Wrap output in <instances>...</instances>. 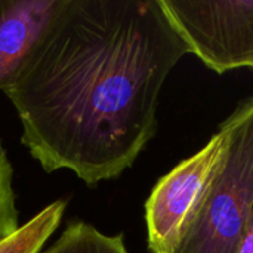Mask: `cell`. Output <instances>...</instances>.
I'll return each mask as SVG.
<instances>
[{
	"label": "cell",
	"mask_w": 253,
	"mask_h": 253,
	"mask_svg": "<svg viewBox=\"0 0 253 253\" xmlns=\"http://www.w3.org/2000/svg\"><path fill=\"white\" fill-rule=\"evenodd\" d=\"M240 253H253V215L252 219H251V224H249V230H248L246 239H245V242H243V246H242Z\"/></svg>",
	"instance_id": "9c48e42d"
},
{
	"label": "cell",
	"mask_w": 253,
	"mask_h": 253,
	"mask_svg": "<svg viewBox=\"0 0 253 253\" xmlns=\"http://www.w3.org/2000/svg\"><path fill=\"white\" fill-rule=\"evenodd\" d=\"M230 127L224 120L216 133L191 157L159 178L145 202L150 253H169L182 228L216 175L228 147Z\"/></svg>",
	"instance_id": "277c9868"
},
{
	"label": "cell",
	"mask_w": 253,
	"mask_h": 253,
	"mask_svg": "<svg viewBox=\"0 0 253 253\" xmlns=\"http://www.w3.org/2000/svg\"><path fill=\"white\" fill-rule=\"evenodd\" d=\"M182 39L208 68L253 67V0H160Z\"/></svg>",
	"instance_id": "3957f363"
},
{
	"label": "cell",
	"mask_w": 253,
	"mask_h": 253,
	"mask_svg": "<svg viewBox=\"0 0 253 253\" xmlns=\"http://www.w3.org/2000/svg\"><path fill=\"white\" fill-rule=\"evenodd\" d=\"M227 154L169 253H240L253 215V95L225 119Z\"/></svg>",
	"instance_id": "7a4b0ae2"
},
{
	"label": "cell",
	"mask_w": 253,
	"mask_h": 253,
	"mask_svg": "<svg viewBox=\"0 0 253 253\" xmlns=\"http://www.w3.org/2000/svg\"><path fill=\"white\" fill-rule=\"evenodd\" d=\"M252 70H253V67H252Z\"/></svg>",
	"instance_id": "30bf717a"
},
{
	"label": "cell",
	"mask_w": 253,
	"mask_h": 253,
	"mask_svg": "<svg viewBox=\"0 0 253 253\" xmlns=\"http://www.w3.org/2000/svg\"><path fill=\"white\" fill-rule=\"evenodd\" d=\"M67 202L59 199L47 205L7 242L0 245V253H37L58 230L65 213Z\"/></svg>",
	"instance_id": "52a82bcc"
},
{
	"label": "cell",
	"mask_w": 253,
	"mask_h": 253,
	"mask_svg": "<svg viewBox=\"0 0 253 253\" xmlns=\"http://www.w3.org/2000/svg\"><path fill=\"white\" fill-rule=\"evenodd\" d=\"M190 47L160 0H61L4 95L47 173L119 178L157 132L162 87Z\"/></svg>",
	"instance_id": "6da1fadb"
},
{
	"label": "cell",
	"mask_w": 253,
	"mask_h": 253,
	"mask_svg": "<svg viewBox=\"0 0 253 253\" xmlns=\"http://www.w3.org/2000/svg\"><path fill=\"white\" fill-rule=\"evenodd\" d=\"M37 253H129L123 234L110 236L89 222L74 219Z\"/></svg>",
	"instance_id": "8992f818"
},
{
	"label": "cell",
	"mask_w": 253,
	"mask_h": 253,
	"mask_svg": "<svg viewBox=\"0 0 253 253\" xmlns=\"http://www.w3.org/2000/svg\"><path fill=\"white\" fill-rule=\"evenodd\" d=\"M21 227L13 190V166L0 139V245L13 237Z\"/></svg>",
	"instance_id": "ba28073f"
},
{
	"label": "cell",
	"mask_w": 253,
	"mask_h": 253,
	"mask_svg": "<svg viewBox=\"0 0 253 253\" xmlns=\"http://www.w3.org/2000/svg\"><path fill=\"white\" fill-rule=\"evenodd\" d=\"M61 0H0V90L12 83Z\"/></svg>",
	"instance_id": "5b68a950"
}]
</instances>
